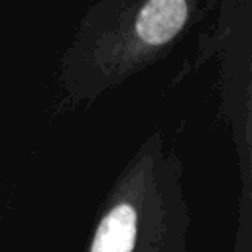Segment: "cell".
Listing matches in <instances>:
<instances>
[{"label":"cell","instance_id":"2","mask_svg":"<svg viewBox=\"0 0 252 252\" xmlns=\"http://www.w3.org/2000/svg\"><path fill=\"white\" fill-rule=\"evenodd\" d=\"M110 18L96 8L85 18L77 41L65 57L63 77L75 96H94L156 59L189 22L193 4L185 0H150L124 6Z\"/></svg>","mask_w":252,"mask_h":252},{"label":"cell","instance_id":"1","mask_svg":"<svg viewBox=\"0 0 252 252\" xmlns=\"http://www.w3.org/2000/svg\"><path fill=\"white\" fill-rule=\"evenodd\" d=\"M189 228L181 163L156 132L112 185L87 252H189Z\"/></svg>","mask_w":252,"mask_h":252}]
</instances>
